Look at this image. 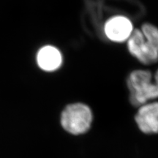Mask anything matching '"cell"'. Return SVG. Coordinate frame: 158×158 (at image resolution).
I'll return each instance as SVG.
<instances>
[{"mask_svg": "<svg viewBox=\"0 0 158 158\" xmlns=\"http://www.w3.org/2000/svg\"><path fill=\"white\" fill-rule=\"evenodd\" d=\"M129 52L144 64H152L158 61V51L146 40L140 29H133L127 40Z\"/></svg>", "mask_w": 158, "mask_h": 158, "instance_id": "cell-3", "label": "cell"}, {"mask_svg": "<svg viewBox=\"0 0 158 158\" xmlns=\"http://www.w3.org/2000/svg\"><path fill=\"white\" fill-rule=\"evenodd\" d=\"M93 116L89 106L83 103L69 105L61 116L62 127L73 135H81L88 131Z\"/></svg>", "mask_w": 158, "mask_h": 158, "instance_id": "cell-2", "label": "cell"}, {"mask_svg": "<svg viewBox=\"0 0 158 158\" xmlns=\"http://www.w3.org/2000/svg\"><path fill=\"white\" fill-rule=\"evenodd\" d=\"M152 77L151 73L147 70H135L130 74L127 84L133 106L141 107L149 100L158 98V70L154 83L151 81Z\"/></svg>", "mask_w": 158, "mask_h": 158, "instance_id": "cell-1", "label": "cell"}, {"mask_svg": "<svg viewBox=\"0 0 158 158\" xmlns=\"http://www.w3.org/2000/svg\"><path fill=\"white\" fill-rule=\"evenodd\" d=\"M141 30L146 40L158 51V28L150 23H144Z\"/></svg>", "mask_w": 158, "mask_h": 158, "instance_id": "cell-7", "label": "cell"}, {"mask_svg": "<svg viewBox=\"0 0 158 158\" xmlns=\"http://www.w3.org/2000/svg\"><path fill=\"white\" fill-rule=\"evenodd\" d=\"M37 62L42 70L51 72L60 68L62 56L59 49L51 45H46L40 49L37 55Z\"/></svg>", "mask_w": 158, "mask_h": 158, "instance_id": "cell-6", "label": "cell"}, {"mask_svg": "<svg viewBox=\"0 0 158 158\" xmlns=\"http://www.w3.org/2000/svg\"><path fill=\"white\" fill-rule=\"evenodd\" d=\"M133 31V24L127 18L124 16L112 17L106 21L104 31L110 40L116 43L127 41Z\"/></svg>", "mask_w": 158, "mask_h": 158, "instance_id": "cell-4", "label": "cell"}, {"mask_svg": "<svg viewBox=\"0 0 158 158\" xmlns=\"http://www.w3.org/2000/svg\"><path fill=\"white\" fill-rule=\"evenodd\" d=\"M135 120L142 133H158V102L141 106L135 116Z\"/></svg>", "mask_w": 158, "mask_h": 158, "instance_id": "cell-5", "label": "cell"}]
</instances>
